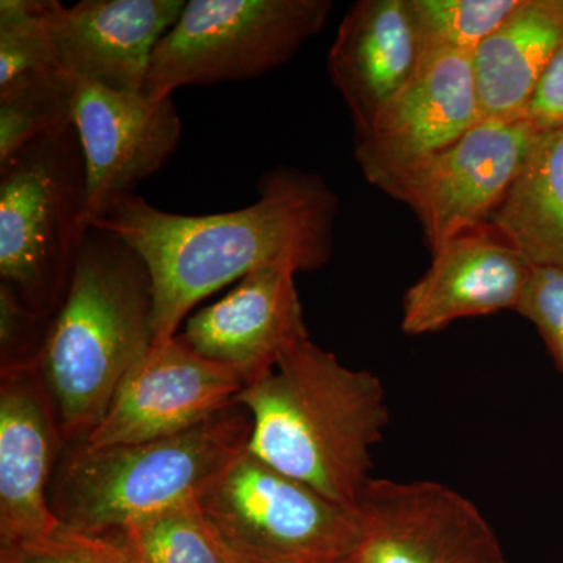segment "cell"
Returning a JSON list of instances; mask_svg holds the SVG:
<instances>
[{"label":"cell","mask_w":563,"mask_h":563,"mask_svg":"<svg viewBox=\"0 0 563 563\" xmlns=\"http://www.w3.org/2000/svg\"><path fill=\"white\" fill-rule=\"evenodd\" d=\"M258 199L217 214H177L141 196L117 199L92 228L120 236L146 263L154 290V344L179 335L207 296L263 268L317 272L331 261L339 198L320 176L277 166Z\"/></svg>","instance_id":"cell-1"},{"label":"cell","mask_w":563,"mask_h":563,"mask_svg":"<svg viewBox=\"0 0 563 563\" xmlns=\"http://www.w3.org/2000/svg\"><path fill=\"white\" fill-rule=\"evenodd\" d=\"M233 404L251 415L250 453L355 510L390 420L379 377L307 340Z\"/></svg>","instance_id":"cell-2"},{"label":"cell","mask_w":563,"mask_h":563,"mask_svg":"<svg viewBox=\"0 0 563 563\" xmlns=\"http://www.w3.org/2000/svg\"><path fill=\"white\" fill-rule=\"evenodd\" d=\"M154 336L146 263L120 236L91 228L35 362L66 446L101 422Z\"/></svg>","instance_id":"cell-3"},{"label":"cell","mask_w":563,"mask_h":563,"mask_svg":"<svg viewBox=\"0 0 563 563\" xmlns=\"http://www.w3.org/2000/svg\"><path fill=\"white\" fill-rule=\"evenodd\" d=\"M239 404L198 428L152 442L65 446L49 488L52 512L73 531L107 537L203 493L250 443Z\"/></svg>","instance_id":"cell-4"},{"label":"cell","mask_w":563,"mask_h":563,"mask_svg":"<svg viewBox=\"0 0 563 563\" xmlns=\"http://www.w3.org/2000/svg\"><path fill=\"white\" fill-rule=\"evenodd\" d=\"M90 229L74 124L0 163V282L41 317L52 320L60 309Z\"/></svg>","instance_id":"cell-5"},{"label":"cell","mask_w":563,"mask_h":563,"mask_svg":"<svg viewBox=\"0 0 563 563\" xmlns=\"http://www.w3.org/2000/svg\"><path fill=\"white\" fill-rule=\"evenodd\" d=\"M331 0H190L155 46L143 92L257 79L324 29Z\"/></svg>","instance_id":"cell-6"},{"label":"cell","mask_w":563,"mask_h":563,"mask_svg":"<svg viewBox=\"0 0 563 563\" xmlns=\"http://www.w3.org/2000/svg\"><path fill=\"white\" fill-rule=\"evenodd\" d=\"M199 503L240 563H350L357 548L355 510L329 501L247 450Z\"/></svg>","instance_id":"cell-7"},{"label":"cell","mask_w":563,"mask_h":563,"mask_svg":"<svg viewBox=\"0 0 563 563\" xmlns=\"http://www.w3.org/2000/svg\"><path fill=\"white\" fill-rule=\"evenodd\" d=\"M537 133L528 120L481 121L443 150L368 181L413 211L433 254L457 236L487 228Z\"/></svg>","instance_id":"cell-8"},{"label":"cell","mask_w":563,"mask_h":563,"mask_svg":"<svg viewBox=\"0 0 563 563\" xmlns=\"http://www.w3.org/2000/svg\"><path fill=\"white\" fill-rule=\"evenodd\" d=\"M355 512L350 563H507L484 515L446 485L373 477Z\"/></svg>","instance_id":"cell-9"},{"label":"cell","mask_w":563,"mask_h":563,"mask_svg":"<svg viewBox=\"0 0 563 563\" xmlns=\"http://www.w3.org/2000/svg\"><path fill=\"white\" fill-rule=\"evenodd\" d=\"M243 388L235 373L176 335L152 344L132 366L101 422L79 444L102 448L179 435L224 412Z\"/></svg>","instance_id":"cell-10"},{"label":"cell","mask_w":563,"mask_h":563,"mask_svg":"<svg viewBox=\"0 0 563 563\" xmlns=\"http://www.w3.org/2000/svg\"><path fill=\"white\" fill-rule=\"evenodd\" d=\"M73 122L87 166V222L135 192L179 147L181 120L173 98L114 91L74 81Z\"/></svg>","instance_id":"cell-11"},{"label":"cell","mask_w":563,"mask_h":563,"mask_svg":"<svg viewBox=\"0 0 563 563\" xmlns=\"http://www.w3.org/2000/svg\"><path fill=\"white\" fill-rule=\"evenodd\" d=\"M184 0H47L44 29L52 60L70 80L141 92L158 41Z\"/></svg>","instance_id":"cell-12"},{"label":"cell","mask_w":563,"mask_h":563,"mask_svg":"<svg viewBox=\"0 0 563 563\" xmlns=\"http://www.w3.org/2000/svg\"><path fill=\"white\" fill-rule=\"evenodd\" d=\"M35 363L0 372V547H22L65 528L49 488L65 450Z\"/></svg>","instance_id":"cell-13"},{"label":"cell","mask_w":563,"mask_h":563,"mask_svg":"<svg viewBox=\"0 0 563 563\" xmlns=\"http://www.w3.org/2000/svg\"><path fill=\"white\" fill-rule=\"evenodd\" d=\"M179 335L235 373L244 387L258 383L310 340L296 273L274 266L247 274L220 301L191 314Z\"/></svg>","instance_id":"cell-14"},{"label":"cell","mask_w":563,"mask_h":563,"mask_svg":"<svg viewBox=\"0 0 563 563\" xmlns=\"http://www.w3.org/2000/svg\"><path fill=\"white\" fill-rule=\"evenodd\" d=\"M481 121L472 52H428L413 80L355 139V161L369 180L443 150Z\"/></svg>","instance_id":"cell-15"},{"label":"cell","mask_w":563,"mask_h":563,"mask_svg":"<svg viewBox=\"0 0 563 563\" xmlns=\"http://www.w3.org/2000/svg\"><path fill=\"white\" fill-rule=\"evenodd\" d=\"M532 265L490 228L433 252L428 272L404 296L402 331L439 332L463 318L517 310Z\"/></svg>","instance_id":"cell-16"},{"label":"cell","mask_w":563,"mask_h":563,"mask_svg":"<svg viewBox=\"0 0 563 563\" xmlns=\"http://www.w3.org/2000/svg\"><path fill=\"white\" fill-rule=\"evenodd\" d=\"M422 46L410 0H358L336 31L328 73L350 110L355 139L413 80Z\"/></svg>","instance_id":"cell-17"},{"label":"cell","mask_w":563,"mask_h":563,"mask_svg":"<svg viewBox=\"0 0 563 563\" xmlns=\"http://www.w3.org/2000/svg\"><path fill=\"white\" fill-rule=\"evenodd\" d=\"M563 47V0H518L473 52L483 121L525 120L537 85Z\"/></svg>","instance_id":"cell-18"},{"label":"cell","mask_w":563,"mask_h":563,"mask_svg":"<svg viewBox=\"0 0 563 563\" xmlns=\"http://www.w3.org/2000/svg\"><path fill=\"white\" fill-rule=\"evenodd\" d=\"M488 228L532 266L563 272V125L537 133Z\"/></svg>","instance_id":"cell-19"},{"label":"cell","mask_w":563,"mask_h":563,"mask_svg":"<svg viewBox=\"0 0 563 563\" xmlns=\"http://www.w3.org/2000/svg\"><path fill=\"white\" fill-rule=\"evenodd\" d=\"M107 537L120 544L131 563H240L196 498L174 504Z\"/></svg>","instance_id":"cell-20"},{"label":"cell","mask_w":563,"mask_h":563,"mask_svg":"<svg viewBox=\"0 0 563 563\" xmlns=\"http://www.w3.org/2000/svg\"><path fill=\"white\" fill-rule=\"evenodd\" d=\"M74 80L55 69L0 95V163L73 125Z\"/></svg>","instance_id":"cell-21"},{"label":"cell","mask_w":563,"mask_h":563,"mask_svg":"<svg viewBox=\"0 0 563 563\" xmlns=\"http://www.w3.org/2000/svg\"><path fill=\"white\" fill-rule=\"evenodd\" d=\"M518 0H410L422 54L473 52L517 7Z\"/></svg>","instance_id":"cell-22"},{"label":"cell","mask_w":563,"mask_h":563,"mask_svg":"<svg viewBox=\"0 0 563 563\" xmlns=\"http://www.w3.org/2000/svg\"><path fill=\"white\" fill-rule=\"evenodd\" d=\"M46 2H0V95L57 69L44 29Z\"/></svg>","instance_id":"cell-23"},{"label":"cell","mask_w":563,"mask_h":563,"mask_svg":"<svg viewBox=\"0 0 563 563\" xmlns=\"http://www.w3.org/2000/svg\"><path fill=\"white\" fill-rule=\"evenodd\" d=\"M51 320L32 310L9 284L0 282V357L3 366L31 365L38 358Z\"/></svg>","instance_id":"cell-24"},{"label":"cell","mask_w":563,"mask_h":563,"mask_svg":"<svg viewBox=\"0 0 563 563\" xmlns=\"http://www.w3.org/2000/svg\"><path fill=\"white\" fill-rule=\"evenodd\" d=\"M517 312L536 325L563 373V272L532 266Z\"/></svg>","instance_id":"cell-25"},{"label":"cell","mask_w":563,"mask_h":563,"mask_svg":"<svg viewBox=\"0 0 563 563\" xmlns=\"http://www.w3.org/2000/svg\"><path fill=\"white\" fill-rule=\"evenodd\" d=\"M21 563H131L120 544L109 537L60 531L18 547Z\"/></svg>","instance_id":"cell-26"},{"label":"cell","mask_w":563,"mask_h":563,"mask_svg":"<svg viewBox=\"0 0 563 563\" xmlns=\"http://www.w3.org/2000/svg\"><path fill=\"white\" fill-rule=\"evenodd\" d=\"M525 120L539 132L554 131L563 125V47L537 85Z\"/></svg>","instance_id":"cell-27"},{"label":"cell","mask_w":563,"mask_h":563,"mask_svg":"<svg viewBox=\"0 0 563 563\" xmlns=\"http://www.w3.org/2000/svg\"><path fill=\"white\" fill-rule=\"evenodd\" d=\"M0 563H21V555L18 547L2 544V547H0Z\"/></svg>","instance_id":"cell-28"}]
</instances>
